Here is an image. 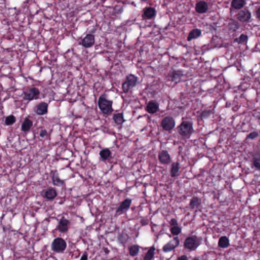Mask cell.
<instances>
[{
    "label": "cell",
    "instance_id": "obj_43",
    "mask_svg": "<svg viewBox=\"0 0 260 260\" xmlns=\"http://www.w3.org/2000/svg\"><path fill=\"white\" fill-rule=\"evenodd\" d=\"M88 260V254H87V252L83 253V254H82V257L80 258V260Z\"/></svg>",
    "mask_w": 260,
    "mask_h": 260
},
{
    "label": "cell",
    "instance_id": "obj_40",
    "mask_svg": "<svg viewBox=\"0 0 260 260\" xmlns=\"http://www.w3.org/2000/svg\"><path fill=\"white\" fill-rule=\"evenodd\" d=\"M47 132L46 130H42L40 133V136L42 138H44L45 136L47 135Z\"/></svg>",
    "mask_w": 260,
    "mask_h": 260
},
{
    "label": "cell",
    "instance_id": "obj_45",
    "mask_svg": "<svg viewBox=\"0 0 260 260\" xmlns=\"http://www.w3.org/2000/svg\"><path fill=\"white\" fill-rule=\"evenodd\" d=\"M104 251L106 254H108L109 253V250L108 248H105Z\"/></svg>",
    "mask_w": 260,
    "mask_h": 260
},
{
    "label": "cell",
    "instance_id": "obj_24",
    "mask_svg": "<svg viewBox=\"0 0 260 260\" xmlns=\"http://www.w3.org/2000/svg\"><path fill=\"white\" fill-rule=\"evenodd\" d=\"M180 170V164L178 162H174L172 163L170 169V175L172 177L178 176Z\"/></svg>",
    "mask_w": 260,
    "mask_h": 260
},
{
    "label": "cell",
    "instance_id": "obj_46",
    "mask_svg": "<svg viewBox=\"0 0 260 260\" xmlns=\"http://www.w3.org/2000/svg\"><path fill=\"white\" fill-rule=\"evenodd\" d=\"M193 260H200L198 258L195 257L193 259Z\"/></svg>",
    "mask_w": 260,
    "mask_h": 260
},
{
    "label": "cell",
    "instance_id": "obj_42",
    "mask_svg": "<svg viewBox=\"0 0 260 260\" xmlns=\"http://www.w3.org/2000/svg\"><path fill=\"white\" fill-rule=\"evenodd\" d=\"M149 220L147 219H143L141 220V223L142 225L143 226H145L149 224Z\"/></svg>",
    "mask_w": 260,
    "mask_h": 260
},
{
    "label": "cell",
    "instance_id": "obj_36",
    "mask_svg": "<svg viewBox=\"0 0 260 260\" xmlns=\"http://www.w3.org/2000/svg\"><path fill=\"white\" fill-rule=\"evenodd\" d=\"M239 27V24H238V22H236V21H235L230 22L229 24V28L230 29H231V31H236L237 29H238Z\"/></svg>",
    "mask_w": 260,
    "mask_h": 260
},
{
    "label": "cell",
    "instance_id": "obj_8",
    "mask_svg": "<svg viewBox=\"0 0 260 260\" xmlns=\"http://www.w3.org/2000/svg\"><path fill=\"white\" fill-rule=\"evenodd\" d=\"M236 17L241 22H247L251 19V13L248 9H243L238 12Z\"/></svg>",
    "mask_w": 260,
    "mask_h": 260
},
{
    "label": "cell",
    "instance_id": "obj_29",
    "mask_svg": "<svg viewBox=\"0 0 260 260\" xmlns=\"http://www.w3.org/2000/svg\"><path fill=\"white\" fill-rule=\"evenodd\" d=\"M140 247L137 244L132 245L130 247L129 254L130 256L132 257H135L137 256L138 253L139 252Z\"/></svg>",
    "mask_w": 260,
    "mask_h": 260
},
{
    "label": "cell",
    "instance_id": "obj_31",
    "mask_svg": "<svg viewBox=\"0 0 260 260\" xmlns=\"http://www.w3.org/2000/svg\"><path fill=\"white\" fill-rule=\"evenodd\" d=\"M248 41V36L246 34H241L239 37L235 39L234 42L238 44H243L246 43Z\"/></svg>",
    "mask_w": 260,
    "mask_h": 260
},
{
    "label": "cell",
    "instance_id": "obj_26",
    "mask_svg": "<svg viewBox=\"0 0 260 260\" xmlns=\"http://www.w3.org/2000/svg\"><path fill=\"white\" fill-rule=\"evenodd\" d=\"M230 246L229 239L227 236H222L218 241V246L222 248H228Z\"/></svg>",
    "mask_w": 260,
    "mask_h": 260
},
{
    "label": "cell",
    "instance_id": "obj_18",
    "mask_svg": "<svg viewBox=\"0 0 260 260\" xmlns=\"http://www.w3.org/2000/svg\"><path fill=\"white\" fill-rule=\"evenodd\" d=\"M208 9V5L205 2H199L196 5V11L198 14H205V12H207Z\"/></svg>",
    "mask_w": 260,
    "mask_h": 260
},
{
    "label": "cell",
    "instance_id": "obj_11",
    "mask_svg": "<svg viewBox=\"0 0 260 260\" xmlns=\"http://www.w3.org/2000/svg\"><path fill=\"white\" fill-rule=\"evenodd\" d=\"M70 223V222L68 219L63 217L59 221L57 227V229L62 233L67 232L69 230Z\"/></svg>",
    "mask_w": 260,
    "mask_h": 260
},
{
    "label": "cell",
    "instance_id": "obj_35",
    "mask_svg": "<svg viewBox=\"0 0 260 260\" xmlns=\"http://www.w3.org/2000/svg\"><path fill=\"white\" fill-rule=\"evenodd\" d=\"M211 113L212 111L211 110H204L200 114V118L202 120H205V119H207L208 118H209L211 114Z\"/></svg>",
    "mask_w": 260,
    "mask_h": 260
},
{
    "label": "cell",
    "instance_id": "obj_44",
    "mask_svg": "<svg viewBox=\"0 0 260 260\" xmlns=\"http://www.w3.org/2000/svg\"><path fill=\"white\" fill-rule=\"evenodd\" d=\"M256 16H257V17L258 18H260V7H258L257 10H256Z\"/></svg>",
    "mask_w": 260,
    "mask_h": 260
},
{
    "label": "cell",
    "instance_id": "obj_5",
    "mask_svg": "<svg viewBox=\"0 0 260 260\" xmlns=\"http://www.w3.org/2000/svg\"><path fill=\"white\" fill-rule=\"evenodd\" d=\"M180 244V240L178 237H174L172 240L167 243L163 247L162 250L165 253H169L173 251Z\"/></svg>",
    "mask_w": 260,
    "mask_h": 260
},
{
    "label": "cell",
    "instance_id": "obj_32",
    "mask_svg": "<svg viewBox=\"0 0 260 260\" xmlns=\"http://www.w3.org/2000/svg\"><path fill=\"white\" fill-rule=\"evenodd\" d=\"M16 119L15 116L13 114L9 115L7 116L5 121V124L6 126H12L16 122Z\"/></svg>",
    "mask_w": 260,
    "mask_h": 260
},
{
    "label": "cell",
    "instance_id": "obj_14",
    "mask_svg": "<svg viewBox=\"0 0 260 260\" xmlns=\"http://www.w3.org/2000/svg\"><path fill=\"white\" fill-rule=\"evenodd\" d=\"M146 110L147 112L150 114L157 113L159 110V104L157 102L154 100H151L147 104Z\"/></svg>",
    "mask_w": 260,
    "mask_h": 260
},
{
    "label": "cell",
    "instance_id": "obj_20",
    "mask_svg": "<svg viewBox=\"0 0 260 260\" xmlns=\"http://www.w3.org/2000/svg\"><path fill=\"white\" fill-rule=\"evenodd\" d=\"M202 31L199 29H194L190 31L188 36L187 38V40L188 41H191L193 39L198 38L201 35Z\"/></svg>",
    "mask_w": 260,
    "mask_h": 260
},
{
    "label": "cell",
    "instance_id": "obj_9",
    "mask_svg": "<svg viewBox=\"0 0 260 260\" xmlns=\"http://www.w3.org/2000/svg\"><path fill=\"white\" fill-rule=\"evenodd\" d=\"M49 104L45 102H41L34 107V111L36 114L44 115L48 113Z\"/></svg>",
    "mask_w": 260,
    "mask_h": 260
},
{
    "label": "cell",
    "instance_id": "obj_22",
    "mask_svg": "<svg viewBox=\"0 0 260 260\" xmlns=\"http://www.w3.org/2000/svg\"><path fill=\"white\" fill-rule=\"evenodd\" d=\"M183 76V71L181 70H173L170 73L169 75V78L172 81H175L179 80Z\"/></svg>",
    "mask_w": 260,
    "mask_h": 260
},
{
    "label": "cell",
    "instance_id": "obj_3",
    "mask_svg": "<svg viewBox=\"0 0 260 260\" xmlns=\"http://www.w3.org/2000/svg\"><path fill=\"white\" fill-rule=\"evenodd\" d=\"M98 103L99 109L103 114L110 115L113 112V101L106 98L105 95H102L100 96Z\"/></svg>",
    "mask_w": 260,
    "mask_h": 260
},
{
    "label": "cell",
    "instance_id": "obj_28",
    "mask_svg": "<svg viewBox=\"0 0 260 260\" xmlns=\"http://www.w3.org/2000/svg\"><path fill=\"white\" fill-rule=\"evenodd\" d=\"M155 247L154 246L150 247L147 251V253L146 254V256L144 257L143 260H152L154 257V254H155Z\"/></svg>",
    "mask_w": 260,
    "mask_h": 260
},
{
    "label": "cell",
    "instance_id": "obj_19",
    "mask_svg": "<svg viewBox=\"0 0 260 260\" xmlns=\"http://www.w3.org/2000/svg\"><path fill=\"white\" fill-rule=\"evenodd\" d=\"M52 180L53 185L57 187H61L63 185L65 182V181L60 178L59 174L56 171L52 173Z\"/></svg>",
    "mask_w": 260,
    "mask_h": 260
},
{
    "label": "cell",
    "instance_id": "obj_39",
    "mask_svg": "<svg viewBox=\"0 0 260 260\" xmlns=\"http://www.w3.org/2000/svg\"><path fill=\"white\" fill-rule=\"evenodd\" d=\"M169 223H170L171 227L178 226V222H177V219H174V218H173V219H172L170 220Z\"/></svg>",
    "mask_w": 260,
    "mask_h": 260
},
{
    "label": "cell",
    "instance_id": "obj_6",
    "mask_svg": "<svg viewBox=\"0 0 260 260\" xmlns=\"http://www.w3.org/2000/svg\"><path fill=\"white\" fill-rule=\"evenodd\" d=\"M162 129L166 131H171L175 126V121L171 116H166L161 122Z\"/></svg>",
    "mask_w": 260,
    "mask_h": 260
},
{
    "label": "cell",
    "instance_id": "obj_21",
    "mask_svg": "<svg viewBox=\"0 0 260 260\" xmlns=\"http://www.w3.org/2000/svg\"><path fill=\"white\" fill-rule=\"evenodd\" d=\"M33 125L32 121L29 119V118H26L24 119V122L21 125V131L24 132H28L31 130Z\"/></svg>",
    "mask_w": 260,
    "mask_h": 260
},
{
    "label": "cell",
    "instance_id": "obj_30",
    "mask_svg": "<svg viewBox=\"0 0 260 260\" xmlns=\"http://www.w3.org/2000/svg\"><path fill=\"white\" fill-rule=\"evenodd\" d=\"M100 156L103 160H106L110 157L111 153L110 149H103L100 152Z\"/></svg>",
    "mask_w": 260,
    "mask_h": 260
},
{
    "label": "cell",
    "instance_id": "obj_4",
    "mask_svg": "<svg viewBox=\"0 0 260 260\" xmlns=\"http://www.w3.org/2000/svg\"><path fill=\"white\" fill-rule=\"evenodd\" d=\"M66 242L63 238L58 237L55 238L52 243V250L56 253H62L67 248Z\"/></svg>",
    "mask_w": 260,
    "mask_h": 260
},
{
    "label": "cell",
    "instance_id": "obj_17",
    "mask_svg": "<svg viewBox=\"0 0 260 260\" xmlns=\"http://www.w3.org/2000/svg\"><path fill=\"white\" fill-rule=\"evenodd\" d=\"M138 80V78L136 76L132 74H129L126 76L125 82L130 88H133L137 85Z\"/></svg>",
    "mask_w": 260,
    "mask_h": 260
},
{
    "label": "cell",
    "instance_id": "obj_1",
    "mask_svg": "<svg viewBox=\"0 0 260 260\" xmlns=\"http://www.w3.org/2000/svg\"><path fill=\"white\" fill-rule=\"evenodd\" d=\"M178 134L184 139H188L194 132L193 123L190 121H184L177 128Z\"/></svg>",
    "mask_w": 260,
    "mask_h": 260
},
{
    "label": "cell",
    "instance_id": "obj_16",
    "mask_svg": "<svg viewBox=\"0 0 260 260\" xmlns=\"http://www.w3.org/2000/svg\"><path fill=\"white\" fill-rule=\"evenodd\" d=\"M156 9L154 8L149 7L146 8L143 12L142 18L144 19H150L154 17L156 15Z\"/></svg>",
    "mask_w": 260,
    "mask_h": 260
},
{
    "label": "cell",
    "instance_id": "obj_25",
    "mask_svg": "<svg viewBox=\"0 0 260 260\" xmlns=\"http://www.w3.org/2000/svg\"><path fill=\"white\" fill-rule=\"evenodd\" d=\"M246 2L244 0H233L231 2V7L234 9L239 10L244 7Z\"/></svg>",
    "mask_w": 260,
    "mask_h": 260
},
{
    "label": "cell",
    "instance_id": "obj_2",
    "mask_svg": "<svg viewBox=\"0 0 260 260\" xmlns=\"http://www.w3.org/2000/svg\"><path fill=\"white\" fill-rule=\"evenodd\" d=\"M203 239L201 237L197 235H192L185 239L184 241V247L185 249L190 251H195L201 246Z\"/></svg>",
    "mask_w": 260,
    "mask_h": 260
},
{
    "label": "cell",
    "instance_id": "obj_10",
    "mask_svg": "<svg viewBox=\"0 0 260 260\" xmlns=\"http://www.w3.org/2000/svg\"><path fill=\"white\" fill-rule=\"evenodd\" d=\"M159 162L163 165H168L171 162V157L169 153L166 150L160 151L158 154Z\"/></svg>",
    "mask_w": 260,
    "mask_h": 260
},
{
    "label": "cell",
    "instance_id": "obj_41",
    "mask_svg": "<svg viewBox=\"0 0 260 260\" xmlns=\"http://www.w3.org/2000/svg\"><path fill=\"white\" fill-rule=\"evenodd\" d=\"M175 260H188V257L187 255L184 254L177 258Z\"/></svg>",
    "mask_w": 260,
    "mask_h": 260
},
{
    "label": "cell",
    "instance_id": "obj_23",
    "mask_svg": "<svg viewBox=\"0 0 260 260\" xmlns=\"http://www.w3.org/2000/svg\"><path fill=\"white\" fill-rule=\"evenodd\" d=\"M201 200L198 197H192V198L190 200L189 203V207L192 209L198 208L201 205Z\"/></svg>",
    "mask_w": 260,
    "mask_h": 260
},
{
    "label": "cell",
    "instance_id": "obj_34",
    "mask_svg": "<svg viewBox=\"0 0 260 260\" xmlns=\"http://www.w3.org/2000/svg\"><path fill=\"white\" fill-rule=\"evenodd\" d=\"M128 235H126L124 233L119 234L118 236V241L119 243L122 244H125L128 240Z\"/></svg>",
    "mask_w": 260,
    "mask_h": 260
},
{
    "label": "cell",
    "instance_id": "obj_33",
    "mask_svg": "<svg viewBox=\"0 0 260 260\" xmlns=\"http://www.w3.org/2000/svg\"><path fill=\"white\" fill-rule=\"evenodd\" d=\"M170 232L173 236H177L179 235L181 232V228L178 226L171 227L170 228Z\"/></svg>",
    "mask_w": 260,
    "mask_h": 260
},
{
    "label": "cell",
    "instance_id": "obj_12",
    "mask_svg": "<svg viewBox=\"0 0 260 260\" xmlns=\"http://www.w3.org/2000/svg\"><path fill=\"white\" fill-rule=\"evenodd\" d=\"M132 200L131 199L127 198L125 199L124 201L121 203L119 207H118V209L116 210V214H119L121 215L122 213H124L126 211H128V209H129L130 206H131V203H132Z\"/></svg>",
    "mask_w": 260,
    "mask_h": 260
},
{
    "label": "cell",
    "instance_id": "obj_7",
    "mask_svg": "<svg viewBox=\"0 0 260 260\" xmlns=\"http://www.w3.org/2000/svg\"><path fill=\"white\" fill-rule=\"evenodd\" d=\"M40 94V91L37 87L29 88L27 91L24 93V99L27 101H32L36 97H38Z\"/></svg>",
    "mask_w": 260,
    "mask_h": 260
},
{
    "label": "cell",
    "instance_id": "obj_37",
    "mask_svg": "<svg viewBox=\"0 0 260 260\" xmlns=\"http://www.w3.org/2000/svg\"><path fill=\"white\" fill-rule=\"evenodd\" d=\"M253 165L256 169L259 170L260 169V158L259 157H255L253 159Z\"/></svg>",
    "mask_w": 260,
    "mask_h": 260
},
{
    "label": "cell",
    "instance_id": "obj_27",
    "mask_svg": "<svg viewBox=\"0 0 260 260\" xmlns=\"http://www.w3.org/2000/svg\"><path fill=\"white\" fill-rule=\"evenodd\" d=\"M113 120L115 123L118 125H122L125 122V119L123 118V113H118L114 114L113 116Z\"/></svg>",
    "mask_w": 260,
    "mask_h": 260
},
{
    "label": "cell",
    "instance_id": "obj_15",
    "mask_svg": "<svg viewBox=\"0 0 260 260\" xmlns=\"http://www.w3.org/2000/svg\"><path fill=\"white\" fill-rule=\"evenodd\" d=\"M42 195L45 198L48 200H53L57 196V191L55 188H49L45 190Z\"/></svg>",
    "mask_w": 260,
    "mask_h": 260
},
{
    "label": "cell",
    "instance_id": "obj_38",
    "mask_svg": "<svg viewBox=\"0 0 260 260\" xmlns=\"http://www.w3.org/2000/svg\"><path fill=\"white\" fill-rule=\"evenodd\" d=\"M258 136H259L258 132L257 131H254V132H252L250 134H248V136H247V138L249 139H254Z\"/></svg>",
    "mask_w": 260,
    "mask_h": 260
},
{
    "label": "cell",
    "instance_id": "obj_13",
    "mask_svg": "<svg viewBox=\"0 0 260 260\" xmlns=\"http://www.w3.org/2000/svg\"><path fill=\"white\" fill-rule=\"evenodd\" d=\"M95 42L94 35L92 34H87L81 42V45L85 48H90L93 46Z\"/></svg>",
    "mask_w": 260,
    "mask_h": 260
}]
</instances>
